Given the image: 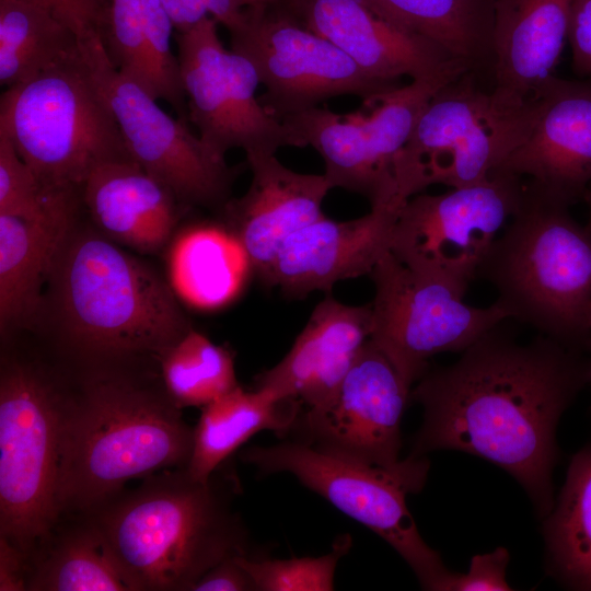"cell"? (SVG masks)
<instances>
[{
  "label": "cell",
  "mask_w": 591,
  "mask_h": 591,
  "mask_svg": "<svg viewBox=\"0 0 591 591\" xmlns=\"http://www.w3.org/2000/svg\"><path fill=\"white\" fill-rule=\"evenodd\" d=\"M77 34L43 5L30 0H0V83L24 82L78 56Z\"/></svg>",
  "instance_id": "28"
},
{
  "label": "cell",
  "mask_w": 591,
  "mask_h": 591,
  "mask_svg": "<svg viewBox=\"0 0 591 591\" xmlns=\"http://www.w3.org/2000/svg\"><path fill=\"white\" fill-rule=\"evenodd\" d=\"M217 229L196 228L174 243L169 257L172 283L182 297L197 305L225 301L236 279L229 245Z\"/></svg>",
  "instance_id": "31"
},
{
  "label": "cell",
  "mask_w": 591,
  "mask_h": 591,
  "mask_svg": "<svg viewBox=\"0 0 591 591\" xmlns=\"http://www.w3.org/2000/svg\"><path fill=\"white\" fill-rule=\"evenodd\" d=\"M192 591H256V587L236 556H232L210 568Z\"/></svg>",
  "instance_id": "39"
},
{
  "label": "cell",
  "mask_w": 591,
  "mask_h": 591,
  "mask_svg": "<svg viewBox=\"0 0 591 591\" xmlns=\"http://www.w3.org/2000/svg\"><path fill=\"white\" fill-rule=\"evenodd\" d=\"M252 172L245 194L222 207L223 223L260 280L285 242L324 216L323 201L333 189L325 174L286 167L275 154L246 155Z\"/></svg>",
  "instance_id": "21"
},
{
  "label": "cell",
  "mask_w": 591,
  "mask_h": 591,
  "mask_svg": "<svg viewBox=\"0 0 591 591\" xmlns=\"http://www.w3.org/2000/svg\"><path fill=\"white\" fill-rule=\"evenodd\" d=\"M49 280L66 336L84 355L160 357L192 329L172 288L103 234L72 227Z\"/></svg>",
  "instance_id": "4"
},
{
  "label": "cell",
  "mask_w": 591,
  "mask_h": 591,
  "mask_svg": "<svg viewBox=\"0 0 591 591\" xmlns=\"http://www.w3.org/2000/svg\"><path fill=\"white\" fill-rule=\"evenodd\" d=\"M394 25L491 74L496 0H363Z\"/></svg>",
  "instance_id": "27"
},
{
  "label": "cell",
  "mask_w": 591,
  "mask_h": 591,
  "mask_svg": "<svg viewBox=\"0 0 591 591\" xmlns=\"http://www.w3.org/2000/svg\"><path fill=\"white\" fill-rule=\"evenodd\" d=\"M406 201L399 197L382 200L371 205L367 215L347 221L324 215L288 237L260 281L286 297L303 298L370 275L391 250L394 225Z\"/></svg>",
  "instance_id": "17"
},
{
  "label": "cell",
  "mask_w": 591,
  "mask_h": 591,
  "mask_svg": "<svg viewBox=\"0 0 591 591\" xmlns=\"http://www.w3.org/2000/svg\"><path fill=\"white\" fill-rule=\"evenodd\" d=\"M69 393L35 364L0 375V535L28 558L60 521L57 488Z\"/></svg>",
  "instance_id": "8"
},
{
  "label": "cell",
  "mask_w": 591,
  "mask_h": 591,
  "mask_svg": "<svg viewBox=\"0 0 591 591\" xmlns=\"http://www.w3.org/2000/svg\"><path fill=\"white\" fill-rule=\"evenodd\" d=\"M567 40L572 53V69L591 79V0H573Z\"/></svg>",
  "instance_id": "38"
},
{
  "label": "cell",
  "mask_w": 591,
  "mask_h": 591,
  "mask_svg": "<svg viewBox=\"0 0 591 591\" xmlns=\"http://www.w3.org/2000/svg\"><path fill=\"white\" fill-rule=\"evenodd\" d=\"M201 2L208 15L225 26L230 33L244 23L248 9L247 0H201Z\"/></svg>",
  "instance_id": "41"
},
{
  "label": "cell",
  "mask_w": 591,
  "mask_h": 591,
  "mask_svg": "<svg viewBox=\"0 0 591 591\" xmlns=\"http://www.w3.org/2000/svg\"><path fill=\"white\" fill-rule=\"evenodd\" d=\"M241 459L259 472L287 473L318 494L347 517L389 543L410 566L421 587L439 590L449 572L438 552L421 537L406 496L419 491L429 462L408 455L399 470L390 471L341 459L291 439L254 445Z\"/></svg>",
  "instance_id": "9"
},
{
  "label": "cell",
  "mask_w": 591,
  "mask_h": 591,
  "mask_svg": "<svg viewBox=\"0 0 591 591\" xmlns=\"http://www.w3.org/2000/svg\"><path fill=\"white\" fill-rule=\"evenodd\" d=\"M210 15L177 35V60L187 99L188 120L216 153L275 154L293 147L285 124L256 97L260 84L253 63L225 49Z\"/></svg>",
  "instance_id": "15"
},
{
  "label": "cell",
  "mask_w": 591,
  "mask_h": 591,
  "mask_svg": "<svg viewBox=\"0 0 591 591\" xmlns=\"http://www.w3.org/2000/svg\"><path fill=\"white\" fill-rule=\"evenodd\" d=\"M589 327H590V331H591V308H590V312H589Z\"/></svg>",
  "instance_id": "45"
},
{
  "label": "cell",
  "mask_w": 591,
  "mask_h": 591,
  "mask_svg": "<svg viewBox=\"0 0 591 591\" xmlns=\"http://www.w3.org/2000/svg\"><path fill=\"white\" fill-rule=\"evenodd\" d=\"M81 202L99 232L144 254L170 241L178 218L172 190L132 159L94 169L81 188Z\"/></svg>",
  "instance_id": "23"
},
{
  "label": "cell",
  "mask_w": 591,
  "mask_h": 591,
  "mask_svg": "<svg viewBox=\"0 0 591 591\" xmlns=\"http://www.w3.org/2000/svg\"><path fill=\"white\" fill-rule=\"evenodd\" d=\"M147 89L158 100L170 103L187 119L186 96L177 57L171 46L174 24L160 0H142Z\"/></svg>",
  "instance_id": "34"
},
{
  "label": "cell",
  "mask_w": 591,
  "mask_h": 591,
  "mask_svg": "<svg viewBox=\"0 0 591 591\" xmlns=\"http://www.w3.org/2000/svg\"><path fill=\"white\" fill-rule=\"evenodd\" d=\"M468 69L460 66L412 80L364 100L367 111L340 115L316 106L281 121L293 147H312L321 155L333 188L357 193L370 205L403 198L395 181L397 155L432 95Z\"/></svg>",
  "instance_id": "10"
},
{
  "label": "cell",
  "mask_w": 591,
  "mask_h": 591,
  "mask_svg": "<svg viewBox=\"0 0 591 591\" xmlns=\"http://www.w3.org/2000/svg\"><path fill=\"white\" fill-rule=\"evenodd\" d=\"M523 192L522 177L497 170L477 184L417 194L398 213L390 251L405 265L465 293Z\"/></svg>",
  "instance_id": "12"
},
{
  "label": "cell",
  "mask_w": 591,
  "mask_h": 591,
  "mask_svg": "<svg viewBox=\"0 0 591 591\" xmlns=\"http://www.w3.org/2000/svg\"><path fill=\"white\" fill-rule=\"evenodd\" d=\"M194 429L165 390L118 373H97L69 393L63 424L59 517L88 514L130 479L186 468Z\"/></svg>",
  "instance_id": "2"
},
{
  "label": "cell",
  "mask_w": 591,
  "mask_h": 591,
  "mask_svg": "<svg viewBox=\"0 0 591 591\" xmlns=\"http://www.w3.org/2000/svg\"><path fill=\"white\" fill-rule=\"evenodd\" d=\"M538 106L505 104L488 73L464 71L432 95L397 155L398 194L409 199L434 184L486 181L526 138Z\"/></svg>",
  "instance_id": "7"
},
{
  "label": "cell",
  "mask_w": 591,
  "mask_h": 591,
  "mask_svg": "<svg viewBox=\"0 0 591 591\" xmlns=\"http://www.w3.org/2000/svg\"><path fill=\"white\" fill-rule=\"evenodd\" d=\"M169 15L174 27L178 33H183L202 19L208 16L201 0H160Z\"/></svg>",
  "instance_id": "42"
},
{
  "label": "cell",
  "mask_w": 591,
  "mask_h": 591,
  "mask_svg": "<svg viewBox=\"0 0 591 591\" xmlns=\"http://www.w3.org/2000/svg\"><path fill=\"white\" fill-rule=\"evenodd\" d=\"M477 278L494 286L510 320L576 349L591 337V230L526 183Z\"/></svg>",
  "instance_id": "5"
},
{
  "label": "cell",
  "mask_w": 591,
  "mask_h": 591,
  "mask_svg": "<svg viewBox=\"0 0 591 591\" xmlns=\"http://www.w3.org/2000/svg\"><path fill=\"white\" fill-rule=\"evenodd\" d=\"M30 561L7 537L0 535V590H27Z\"/></svg>",
  "instance_id": "40"
},
{
  "label": "cell",
  "mask_w": 591,
  "mask_h": 591,
  "mask_svg": "<svg viewBox=\"0 0 591 591\" xmlns=\"http://www.w3.org/2000/svg\"><path fill=\"white\" fill-rule=\"evenodd\" d=\"M82 515L103 532L131 591H192L221 560L248 556L245 528L213 477L186 468L144 477Z\"/></svg>",
  "instance_id": "3"
},
{
  "label": "cell",
  "mask_w": 591,
  "mask_h": 591,
  "mask_svg": "<svg viewBox=\"0 0 591 591\" xmlns=\"http://www.w3.org/2000/svg\"><path fill=\"white\" fill-rule=\"evenodd\" d=\"M567 206L591 188V79L551 80L522 143L497 169ZM496 170V171H497Z\"/></svg>",
  "instance_id": "18"
},
{
  "label": "cell",
  "mask_w": 591,
  "mask_h": 591,
  "mask_svg": "<svg viewBox=\"0 0 591 591\" xmlns=\"http://www.w3.org/2000/svg\"><path fill=\"white\" fill-rule=\"evenodd\" d=\"M304 27L326 38L361 70L392 86L467 66L437 43L405 31L363 0H288L282 8Z\"/></svg>",
  "instance_id": "19"
},
{
  "label": "cell",
  "mask_w": 591,
  "mask_h": 591,
  "mask_svg": "<svg viewBox=\"0 0 591 591\" xmlns=\"http://www.w3.org/2000/svg\"><path fill=\"white\" fill-rule=\"evenodd\" d=\"M412 389L370 340L361 348L336 397L325 409L301 414L291 432L325 453L395 471L399 459L401 422Z\"/></svg>",
  "instance_id": "16"
},
{
  "label": "cell",
  "mask_w": 591,
  "mask_h": 591,
  "mask_svg": "<svg viewBox=\"0 0 591 591\" xmlns=\"http://www.w3.org/2000/svg\"><path fill=\"white\" fill-rule=\"evenodd\" d=\"M584 199H586V201L588 202V206H589V220H588L587 225H588L589 229L591 230V188H590L589 192L587 193Z\"/></svg>",
  "instance_id": "44"
},
{
  "label": "cell",
  "mask_w": 591,
  "mask_h": 591,
  "mask_svg": "<svg viewBox=\"0 0 591 591\" xmlns=\"http://www.w3.org/2000/svg\"><path fill=\"white\" fill-rule=\"evenodd\" d=\"M30 559L31 591H131L100 528L86 515H71Z\"/></svg>",
  "instance_id": "26"
},
{
  "label": "cell",
  "mask_w": 591,
  "mask_h": 591,
  "mask_svg": "<svg viewBox=\"0 0 591 591\" xmlns=\"http://www.w3.org/2000/svg\"><path fill=\"white\" fill-rule=\"evenodd\" d=\"M370 322V304L349 305L326 296L286 356L258 375L255 389L298 404L300 415L325 409L369 339Z\"/></svg>",
  "instance_id": "20"
},
{
  "label": "cell",
  "mask_w": 591,
  "mask_h": 591,
  "mask_svg": "<svg viewBox=\"0 0 591 591\" xmlns=\"http://www.w3.org/2000/svg\"><path fill=\"white\" fill-rule=\"evenodd\" d=\"M0 134L42 184L57 194L81 195L94 169L131 159L84 48L7 88L0 99Z\"/></svg>",
  "instance_id": "6"
},
{
  "label": "cell",
  "mask_w": 591,
  "mask_h": 591,
  "mask_svg": "<svg viewBox=\"0 0 591 591\" xmlns=\"http://www.w3.org/2000/svg\"><path fill=\"white\" fill-rule=\"evenodd\" d=\"M502 323L413 385L410 401L422 406L424 422L409 455L447 449L486 459L511 474L546 518L557 424L591 381V364L541 334L522 344Z\"/></svg>",
  "instance_id": "1"
},
{
  "label": "cell",
  "mask_w": 591,
  "mask_h": 591,
  "mask_svg": "<svg viewBox=\"0 0 591 591\" xmlns=\"http://www.w3.org/2000/svg\"><path fill=\"white\" fill-rule=\"evenodd\" d=\"M84 53L129 157L179 202L222 208L230 199L235 169L188 128L187 119L172 117L140 82L116 69L104 43L91 44Z\"/></svg>",
  "instance_id": "13"
},
{
  "label": "cell",
  "mask_w": 591,
  "mask_h": 591,
  "mask_svg": "<svg viewBox=\"0 0 591 591\" xmlns=\"http://www.w3.org/2000/svg\"><path fill=\"white\" fill-rule=\"evenodd\" d=\"M194 428L188 474L200 482L255 433L269 430L289 434L301 413L298 404L278 399L262 389L245 391L240 385L202 407Z\"/></svg>",
  "instance_id": "25"
},
{
  "label": "cell",
  "mask_w": 591,
  "mask_h": 591,
  "mask_svg": "<svg viewBox=\"0 0 591 591\" xmlns=\"http://www.w3.org/2000/svg\"><path fill=\"white\" fill-rule=\"evenodd\" d=\"M369 276L374 286L369 339L410 389L428 371L431 357L462 352L510 320L497 301L471 305L464 292L405 265L391 251Z\"/></svg>",
  "instance_id": "11"
},
{
  "label": "cell",
  "mask_w": 591,
  "mask_h": 591,
  "mask_svg": "<svg viewBox=\"0 0 591 591\" xmlns=\"http://www.w3.org/2000/svg\"><path fill=\"white\" fill-rule=\"evenodd\" d=\"M573 0H496L493 92L502 103L537 102L555 77Z\"/></svg>",
  "instance_id": "22"
},
{
  "label": "cell",
  "mask_w": 591,
  "mask_h": 591,
  "mask_svg": "<svg viewBox=\"0 0 591 591\" xmlns=\"http://www.w3.org/2000/svg\"><path fill=\"white\" fill-rule=\"evenodd\" d=\"M67 24L83 46L105 40L111 0H30ZM105 45V44H104Z\"/></svg>",
  "instance_id": "36"
},
{
  "label": "cell",
  "mask_w": 591,
  "mask_h": 591,
  "mask_svg": "<svg viewBox=\"0 0 591 591\" xmlns=\"http://www.w3.org/2000/svg\"><path fill=\"white\" fill-rule=\"evenodd\" d=\"M544 536L551 573L566 587L591 591V443L572 457Z\"/></svg>",
  "instance_id": "29"
},
{
  "label": "cell",
  "mask_w": 591,
  "mask_h": 591,
  "mask_svg": "<svg viewBox=\"0 0 591 591\" xmlns=\"http://www.w3.org/2000/svg\"><path fill=\"white\" fill-rule=\"evenodd\" d=\"M351 543L350 535L345 534L318 557L254 559L239 555L236 559L252 577L256 591H332L337 565Z\"/></svg>",
  "instance_id": "33"
},
{
  "label": "cell",
  "mask_w": 591,
  "mask_h": 591,
  "mask_svg": "<svg viewBox=\"0 0 591 591\" xmlns=\"http://www.w3.org/2000/svg\"><path fill=\"white\" fill-rule=\"evenodd\" d=\"M231 35V49L255 67L265 93L258 100L279 120L328 99L363 101L396 86L369 74L326 38L279 8L247 9Z\"/></svg>",
  "instance_id": "14"
},
{
  "label": "cell",
  "mask_w": 591,
  "mask_h": 591,
  "mask_svg": "<svg viewBox=\"0 0 591 591\" xmlns=\"http://www.w3.org/2000/svg\"><path fill=\"white\" fill-rule=\"evenodd\" d=\"M288 0H247L248 9L282 8Z\"/></svg>",
  "instance_id": "43"
},
{
  "label": "cell",
  "mask_w": 591,
  "mask_h": 591,
  "mask_svg": "<svg viewBox=\"0 0 591 591\" xmlns=\"http://www.w3.org/2000/svg\"><path fill=\"white\" fill-rule=\"evenodd\" d=\"M509 552L503 547L486 554L475 555L466 573L449 571L442 580L439 591H509L506 572Z\"/></svg>",
  "instance_id": "37"
},
{
  "label": "cell",
  "mask_w": 591,
  "mask_h": 591,
  "mask_svg": "<svg viewBox=\"0 0 591 591\" xmlns=\"http://www.w3.org/2000/svg\"><path fill=\"white\" fill-rule=\"evenodd\" d=\"M79 204L80 195L47 189L0 134V215L55 222L73 219Z\"/></svg>",
  "instance_id": "32"
},
{
  "label": "cell",
  "mask_w": 591,
  "mask_h": 591,
  "mask_svg": "<svg viewBox=\"0 0 591 591\" xmlns=\"http://www.w3.org/2000/svg\"><path fill=\"white\" fill-rule=\"evenodd\" d=\"M104 44L114 67L147 89L142 0H111Z\"/></svg>",
  "instance_id": "35"
},
{
  "label": "cell",
  "mask_w": 591,
  "mask_h": 591,
  "mask_svg": "<svg viewBox=\"0 0 591 591\" xmlns=\"http://www.w3.org/2000/svg\"><path fill=\"white\" fill-rule=\"evenodd\" d=\"M161 379L178 407H205L239 386L231 354L190 329L160 357Z\"/></svg>",
  "instance_id": "30"
},
{
  "label": "cell",
  "mask_w": 591,
  "mask_h": 591,
  "mask_svg": "<svg viewBox=\"0 0 591 591\" xmlns=\"http://www.w3.org/2000/svg\"><path fill=\"white\" fill-rule=\"evenodd\" d=\"M73 219L30 221L0 215V324L5 332L32 321L42 304V289L50 279Z\"/></svg>",
  "instance_id": "24"
}]
</instances>
